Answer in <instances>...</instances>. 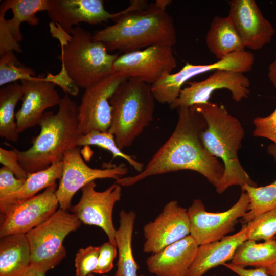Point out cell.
I'll return each instance as SVG.
<instances>
[{
	"label": "cell",
	"instance_id": "obj_5",
	"mask_svg": "<svg viewBox=\"0 0 276 276\" xmlns=\"http://www.w3.org/2000/svg\"><path fill=\"white\" fill-rule=\"evenodd\" d=\"M49 27L51 35L59 41L61 53L58 58L79 88L85 89L114 72L113 64L118 54L108 53L89 32L77 26L70 34L53 22Z\"/></svg>",
	"mask_w": 276,
	"mask_h": 276
},
{
	"label": "cell",
	"instance_id": "obj_23",
	"mask_svg": "<svg viewBox=\"0 0 276 276\" xmlns=\"http://www.w3.org/2000/svg\"><path fill=\"white\" fill-rule=\"evenodd\" d=\"M30 266V249L26 234L1 238L0 276H20Z\"/></svg>",
	"mask_w": 276,
	"mask_h": 276
},
{
	"label": "cell",
	"instance_id": "obj_35",
	"mask_svg": "<svg viewBox=\"0 0 276 276\" xmlns=\"http://www.w3.org/2000/svg\"><path fill=\"white\" fill-rule=\"evenodd\" d=\"M44 80L59 86L66 95L76 96L79 93V87L68 75L63 63H61V68L58 74L53 75L48 73L44 77Z\"/></svg>",
	"mask_w": 276,
	"mask_h": 276
},
{
	"label": "cell",
	"instance_id": "obj_13",
	"mask_svg": "<svg viewBox=\"0 0 276 276\" xmlns=\"http://www.w3.org/2000/svg\"><path fill=\"white\" fill-rule=\"evenodd\" d=\"M96 186L92 181L83 187L79 202L70 210L81 223L102 229L108 241L117 247L112 214L115 204L122 196L121 186L114 182L103 191H97Z\"/></svg>",
	"mask_w": 276,
	"mask_h": 276
},
{
	"label": "cell",
	"instance_id": "obj_9",
	"mask_svg": "<svg viewBox=\"0 0 276 276\" xmlns=\"http://www.w3.org/2000/svg\"><path fill=\"white\" fill-rule=\"evenodd\" d=\"M128 78L124 74L114 72L85 89L78 106V129L81 135L92 131L108 130L112 116L110 97Z\"/></svg>",
	"mask_w": 276,
	"mask_h": 276
},
{
	"label": "cell",
	"instance_id": "obj_39",
	"mask_svg": "<svg viewBox=\"0 0 276 276\" xmlns=\"http://www.w3.org/2000/svg\"><path fill=\"white\" fill-rule=\"evenodd\" d=\"M223 265L239 276H270L267 273L265 268L246 269L245 267L239 266L231 263H226Z\"/></svg>",
	"mask_w": 276,
	"mask_h": 276
},
{
	"label": "cell",
	"instance_id": "obj_8",
	"mask_svg": "<svg viewBox=\"0 0 276 276\" xmlns=\"http://www.w3.org/2000/svg\"><path fill=\"white\" fill-rule=\"evenodd\" d=\"M254 64L252 54L245 50L232 53L207 65L186 63L178 72L166 74L151 85V91L155 101L170 105L179 97L183 84L194 77L220 70L244 73L250 71Z\"/></svg>",
	"mask_w": 276,
	"mask_h": 276
},
{
	"label": "cell",
	"instance_id": "obj_34",
	"mask_svg": "<svg viewBox=\"0 0 276 276\" xmlns=\"http://www.w3.org/2000/svg\"><path fill=\"white\" fill-rule=\"evenodd\" d=\"M252 123L255 137L266 138L276 144V108L267 116L255 118Z\"/></svg>",
	"mask_w": 276,
	"mask_h": 276
},
{
	"label": "cell",
	"instance_id": "obj_14",
	"mask_svg": "<svg viewBox=\"0 0 276 276\" xmlns=\"http://www.w3.org/2000/svg\"><path fill=\"white\" fill-rule=\"evenodd\" d=\"M177 66L172 47L156 45L124 53L113 64V71L130 77H137L152 85L164 75L171 74Z\"/></svg>",
	"mask_w": 276,
	"mask_h": 276
},
{
	"label": "cell",
	"instance_id": "obj_33",
	"mask_svg": "<svg viewBox=\"0 0 276 276\" xmlns=\"http://www.w3.org/2000/svg\"><path fill=\"white\" fill-rule=\"evenodd\" d=\"M100 246H89L81 248L75 258L76 276H87L95 270L99 258Z\"/></svg>",
	"mask_w": 276,
	"mask_h": 276
},
{
	"label": "cell",
	"instance_id": "obj_31",
	"mask_svg": "<svg viewBox=\"0 0 276 276\" xmlns=\"http://www.w3.org/2000/svg\"><path fill=\"white\" fill-rule=\"evenodd\" d=\"M36 73L31 68L25 66L18 60L14 51H8L1 55L0 86L2 87L18 80L36 78Z\"/></svg>",
	"mask_w": 276,
	"mask_h": 276
},
{
	"label": "cell",
	"instance_id": "obj_30",
	"mask_svg": "<svg viewBox=\"0 0 276 276\" xmlns=\"http://www.w3.org/2000/svg\"><path fill=\"white\" fill-rule=\"evenodd\" d=\"M96 146L109 151L116 157L122 158L131 165L138 173L143 171L144 165L133 156L122 151L118 146L114 135L109 131H92L82 135L77 142V146Z\"/></svg>",
	"mask_w": 276,
	"mask_h": 276
},
{
	"label": "cell",
	"instance_id": "obj_24",
	"mask_svg": "<svg viewBox=\"0 0 276 276\" xmlns=\"http://www.w3.org/2000/svg\"><path fill=\"white\" fill-rule=\"evenodd\" d=\"M205 42L218 60L233 53L245 51V47L229 18L215 16L208 30Z\"/></svg>",
	"mask_w": 276,
	"mask_h": 276
},
{
	"label": "cell",
	"instance_id": "obj_17",
	"mask_svg": "<svg viewBox=\"0 0 276 276\" xmlns=\"http://www.w3.org/2000/svg\"><path fill=\"white\" fill-rule=\"evenodd\" d=\"M50 0H6L0 6V54L8 51L22 52L18 43L23 39L20 26L23 22L35 26L36 14L47 11Z\"/></svg>",
	"mask_w": 276,
	"mask_h": 276
},
{
	"label": "cell",
	"instance_id": "obj_42",
	"mask_svg": "<svg viewBox=\"0 0 276 276\" xmlns=\"http://www.w3.org/2000/svg\"><path fill=\"white\" fill-rule=\"evenodd\" d=\"M171 3V1L170 0H157L154 3L159 8L166 10V7Z\"/></svg>",
	"mask_w": 276,
	"mask_h": 276
},
{
	"label": "cell",
	"instance_id": "obj_3",
	"mask_svg": "<svg viewBox=\"0 0 276 276\" xmlns=\"http://www.w3.org/2000/svg\"><path fill=\"white\" fill-rule=\"evenodd\" d=\"M193 107L202 116L206 123L201 134L204 147L212 155L220 159L224 165V173L215 188L216 192L222 194L232 186L241 187L247 184L257 186L238 158V151L245 135L241 122L229 113L222 105L209 101Z\"/></svg>",
	"mask_w": 276,
	"mask_h": 276
},
{
	"label": "cell",
	"instance_id": "obj_18",
	"mask_svg": "<svg viewBox=\"0 0 276 276\" xmlns=\"http://www.w3.org/2000/svg\"><path fill=\"white\" fill-rule=\"evenodd\" d=\"M228 17L232 20L245 48L257 50L269 43L275 31L263 16L254 0L228 2Z\"/></svg>",
	"mask_w": 276,
	"mask_h": 276
},
{
	"label": "cell",
	"instance_id": "obj_20",
	"mask_svg": "<svg viewBox=\"0 0 276 276\" xmlns=\"http://www.w3.org/2000/svg\"><path fill=\"white\" fill-rule=\"evenodd\" d=\"M47 12L52 22L70 34L74 25L80 22L99 24L116 16V13L104 8L102 0H50Z\"/></svg>",
	"mask_w": 276,
	"mask_h": 276
},
{
	"label": "cell",
	"instance_id": "obj_45",
	"mask_svg": "<svg viewBox=\"0 0 276 276\" xmlns=\"http://www.w3.org/2000/svg\"><path fill=\"white\" fill-rule=\"evenodd\" d=\"M87 276H94V274H93V273H91L87 275ZM102 276H108V275H105V274H104V275H102Z\"/></svg>",
	"mask_w": 276,
	"mask_h": 276
},
{
	"label": "cell",
	"instance_id": "obj_19",
	"mask_svg": "<svg viewBox=\"0 0 276 276\" xmlns=\"http://www.w3.org/2000/svg\"><path fill=\"white\" fill-rule=\"evenodd\" d=\"M42 73L33 80H22V103L16 112L15 119L19 133L39 124L45 112L50 107L58 105L61 98L54 84L44 80Z\"/></svg>",
	"mask_w": 276,
	"mask_h": 276
},
{
	"label": "cell",
	"instance_id": "obj_22",
	"mask_svg": "<svg viewBox=\"0 0 276 276\" xmlns=\"http://www.w3.org/2000/svg\"><path fill=\"white\" fill-rule=\"evenodd\" d=\"M248 227L243 224L237 233L199 245L186 276H203L211 269L232 260L237 248L247 240Z\"/></svg>",
	"mask_w": 276,
	"mask_h": 276
},
{
	"label": "cell",
	"instance_id": "obj_27",
	"mask_svg": "<svg viewBox=\"0 0 276 276\" xmlns=\"http://www.w3.org/2000/svg\"><path fill=\"white\" fill-rule=\"evenodd\" d=\"M23 94L21 84L17 82L0 88V137L12 142L19 138L15 109Z\"/></svg>",
	"mask_w": 276,
	"mask_h": 276
},
{
	"label": "cell",
	"instance_id": "obj_28",
	"mask_svg": "<svg viewBox=\"0 0 276 276\" xmlns=\"http://www.w3.org/2000/svg\"><path fill=\"white\" fill-rule=\"evenodd\" d=\"M231 263L243 267L267 268L276 262V240L263 243L246 240L237 248Z\"/></svg>",
	"mask_w": 276,
	"mask_h": 276
},
{
	"label": "cell",
	"instance_id": "obj_7",
	"mask_svg": "<svg viewBox=\"0 0 276 276\" xmlns=\"http://www.w3.org/2000/svg\"><path fill=\"white\" fill-rule=\"evenodd\" d=\"M81 222L74 214L59 208L26 234L30 249V265L47 272L65 257V238L78 229Z\"/></svg>",
	"mask_w": 276,
	"mask_h": 276
},
{
	"label": "cell",
	"instance_id": "obj_26",
	"mask_svg": "<svg viewBox=\"0 0 276 276\" xmlns=\"http://www.w3.org/2000/svg\"><path fill=\"white\" fill-rule=\"evenodd\" d=\"M62 170V160L53 163L45 169L28 173L27 179L18 191L0 199L1 213L14 204L36 196L39 191L56 183L61 177Z\"/></svg>",
	"mask_w": 276,
	"mask_h": 276
},
{
	"label": "cell",
	"instance_id": "obj_46",
	"mask_svg": "<svg viewBox=\"0 0 276 276\" xmlns=\"http://www.w3.org/2000/svg\"><path fill=\"white\" fill-rule=\"evenodd\" d=\"M139 276H144V275L142 274V275H140Z\"/></svg>",
	"mask_w": 276,
	"mask_h": 276
},
{
	"label": "cell",
	"instance_id": "obj_12",
	"mask_svg": "<svg viewBox=\"0 0 276 276\" xmlns=\"http://www.w3.org/2000/svg\"><path fill=\"white\" fill-rule=\"evenodd\" d=\"M54 183L36 196L14 204L1 213L0 237L16 234H26L56 211L59 202Z\"/></svg>",
	"mask_w": 276,
	"mask_h": 276
},
{
	"label": "cell",
	"instance_id": "obj_40",
	"mask_svg": "<svg viewBox=\"0 0 276 276\" xmlns=\"http://www.w3.org/2000/svg\"><path fill=\"white\" fill-rule=\"evenodd\" d=\"M267 76L273 86L276 88V53L274 60L268 66Z\"/></svg>",
	"mask_w": 276,
	"mask_h": 276
},
{
	"label": "cell",
	"instance_id": "obj_37",
	"mask_svg": "<svg viewBox=\"0 0 276 276\" xmlns=\"http://www.w3.org/2000/svg\"><path fill=\"white\" fill-rule=\"evenodd\" d=\"M25 180L17 178L5 166L0 168V199L18 191Z\"/></svg>",
	"mask_w": 276,
	"mask_h": 276
},
{
	"label": "cell",
	"instance_id": "obj_43",
	"mask_svg": "<svg viewBox=\"0 0 276 276\" xmlns=\"http://www.w3.org/2000/svg\"><path fill=\"white\" fill-rule=\"evenodd\" d=\"M267 152L276 161V144L272 143L269 145L267 147Z\"/></svg>",
	"mask_w": 276,
	"mask_h": 276
},
{
	"label": "cell",
	"instance_id": "obj_11",
	"mask_svg": "<svg viewBox=\"0 0 276 276\" xmlns=\"http://www.w3.org/2000/svg\"><path fill=\"white\" fill-rule=\"evenodd\" d=\"M249 204L248 194L244 191L233 206L222 212H208L201 200H194L187 209L190 235L199 246L221 239L234 230L238 219L248 211Z\"/></svg>",
	"mask_w": 276,
	"mask_h": 276
},
{
	"label": "cell",
	"instance_id": "obj_2",
	"mask_svg": "<svg viewBox=\"0 0 276 276\" xmlns=\"http://www.w3.org/2000/svg\"><path fill=\"white\" fill-rule=\"evenodd\" d=\"M133 1L126 9L118 12L114 23L93 35L108 51L124 53L152 45L171 47L177 42L176 30L171 16L155 3Z\"/></svg>",
	"mask_w": 276,
	"mask_h": 276
},
{
	"label": "cell",
	"instance_id": "obj_4",
	"mask_svg": "<svg viewBox=\"0 0 276 276\" xmlns=\"http://www.w3.org/2000/svg\"><path fill=\"white\" fill-rule=\"evenodd\" d=\"M58 106L56 113L44 112L38 124L40 132L29 149L19 151L14 148L19 163L28 173L62 161L67 150L78 147L82 135L78 129V106L68 95L61 98Z\"/></svg>",
	"mask_w": 276,
	"mask_h": 276
},
{
	"label": "cell",
	"instance_id": "obj_38",
	"mask_svg": "<svg viewBox=\"0 0 276 276\" xmlns=\"http://www.w3.org/2000/svg\"><path fill=\"white\" fill-rule=\"evenodd\" d=\"M0 163L3 166L10 170L18 179L26 180L28 173L19 163L14 148L7 150L0 147Z\"/></svg>",
	"mask_w": 276,
	"mask_h": 276
},
{
	"label": "cell",
	"instance_id": "obj_10",
	"mask_svg": "<svg viewBox=\"0 0 276 276\" xmlns=\"http://www.w3.org/2000/svg\"><path fill=\"white\" fill-rule=\"evenodd\" d=\"M63 170L56 191L59 208L70 210L75 193L88 183L97 179L112 178L116 180L128 172L124 164L103 169L93 168L83 160L78 147L67 150L64 154Z\"/></svg>",
	"mask_w": 276,
	"mask_h": 276
},
{
	"label": "cell",
	"instance_id": "obj_44",
	"mask_svg": "<svg viewBox=\"0 0 276 276\" xmlns=\"http://www.w3.org/2000/svg\"><path fill=\"white\" fill-rule=\"evenodd\" d=\"M267 273L270 276H276V262L266 268Z\"/></svg>",
	"mask_w": 276,
	"mask_h": 276
},
{
	"label": "cell",
	"instance_id": "obj_6",
	"mask_svg": "<svg viewBox=\"0 0 276 276\" xmlns=\"http://www.w3.org/2000/svg\"><path fill=\"white\" fill-rule=\"evenodd\" d=\"M155 99L151 85L137 77H130L116 89L110 99L112 121L108 131L118 147L130 146L153 119Z\"/></svg>",
	"mask_w": 276,
	"mask_h": 276
},
{
	"label": "cell",
	"instance_id": "obj_29",
	"mask_svg": "<svg viewBox=\"0 0 276 276\" xmlns=\"http://www.w3.org/2000/svg\"><path fill=\"white\" fill-rule=\"evenodd\" d=\"M242 191L248 194L249 209L242 217V222L246 224L258 216L276 209V180L267 186L258 187L245 184Z\"/></svg>",
	"mask_w": 276,
	"mask_h": 276
},
{
	"label": "cell",
	"instance_id": "obj_21",
	"mask_svg": "<svg viewBox=\"0 0 276 276\" xmlns=\"http://www.w3.org/2000/svg\"><path fill=\"white\" fill-rule=\"evenodd\" d=\"M199 245L189 235L146 260L148 270L156 276H186Z\"/></svg>",
	"mask_w": 276,
	"mask_h": 276
},
{
	"label": "cell",
	"instance_id": "obj_15",
	"mask_svg": "<svg viewBox=\"0 0 276 276\" xmlns=\"http://www.w3.org/2000/svg\"><path fill=\"white\" fill-rule=\"evenodd\" d=\"M188 84L178 98L169 105L170 109L208 102L212 94L218 89L229 90L232 99L237 102L248 98L250 93V82L244 73L228 70L215 71L203 80Z\"/></svg>",
	"mask_w": 276,
	"mask_h": 276
},
{
	"label": "cell",
	"instance_id": "obj_25",
	"mask_svg": "<svg viewBox=\"0 0 276 276\" xmlns=\"http://www.w3.org/2000/svg\"><path fill=\"white\" fill-rule=\"evenodd\" d=\"M119 227L115 240L118 251L117 269L114 276H138L139 266L133 257L132 239L136 214L134 211H120Z\"/></svg>",
	"mask_w": 276,
	"mask_h": 276
},
{
	"label": "cell",
	"instance_id": "obj_36",
	"mask_svg": "<svg viewBox=\"0 0 276 276\" xmlns=\"http://www.w3.org/2000/svg\"><path fill=\"white\" fill-rule=\"evenodd\" d=\"M117 254V247L109 241L100 246L98 263L93 273L105 274L109 272L113 267V261Z\"/></svg>",
	"mask_w": 276,
	"mask_h": 276
},
{
	"label": "cell",
	"instance_id": "obj_16",
	"mask_svg": "<svg viewBox=\"0 0 276 276\" xmlns=\"http://www.w3.org/2000/svg\"><path fill=\"white\" fill-rule=\"evenodd\" d=\"M143 233V251L152 254L160 251L190 235L187 209L176 200L169 201L153 221L144 225Z\"/></svg>",
	"mask_w": 276,
	"mask_h": 276
},
{
	"label": "cell",
	"instance_id": "obj_41",
	"mask_svg": "<svg viewBox=\"0 0 276 276\" xmlns=\"http://www.w3.org/2000/svg\"><path fill=\"white\" fill-rule=\"evenodd\" d=\"M45 273L30 265L20 276H45Z\"/></svg>",
	"mask_w": 276,
	"mask_h": 276
},
{
	"label": "cell",
	"instance_id": "obj_1",
	"mask_svg": "<svg viewBox=\"0 0 276 276\" xmlns=\"http://www.w3.org/2000/svg\"><path fill=\"white\" fill-rule=\"evenodd\" d=\"M177 122L172 133L154 153L143 171L121 177L115 183L129 187L147 177L181 170L198 172L216 188L223 173L224 165L204 147L201 134L206 123L193 106L177 109Z\"/></svg>",
	"mask_w": 276,
	"mask_h": 276
},
{
	"label": "cell",
	"instance_id": "obj_32",
	"mask_svg": "<svg viewBox=\"0 0 276 276\" xmlns=\"http://www.w3.org/2000/svg\"><path fill=\"white\" fill-rule=\"evenodd\" d=\"M246 224L247 240L256 242L274 239L276 235V209L258 216Z\"/></svg>",
	"mask_w": 276,
	"mask_h": 276
}]
</instances>
